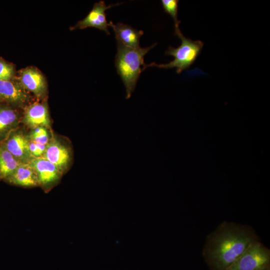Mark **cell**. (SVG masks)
<instances>
[{
  "instance_id": "cell-1",
  "label": "cell",
  "mask_w": 270,
  "mask_h": 270,
  "mask_svg": "<svg viewBox=\"0 0 270 270\" xmlns=\"http://www.w3.org/2000/svg\"><path fill=\"white\" fill-rule=\"evenodd\" d=\"M256 240L248 227L224 222L208 236L203 254L212 270H226Z\"/></svg>"
},
{
  "instance_id": "cell-2",
  "label": "cell",
  "mask_w": 270,
  "mask_h": 270,
  "mask_svg": "<svg viewBox=\"0 0 270 270\" xmlns=\"http://www.w3.org/2000/svg\"><path fill=\"white\" fill-rule=\"evenodd\" d=\"M156 44L146 48H132L118 43L115 58L117 72L120 77L126 90V98L128 99L134 91L144 66V56Z\"/></svg>"
},
{
  "instance_id": "cell-3",
  "label": "cell",
  "mask_w": 270,
  "mask_h": 270,
  "mask_svg": "<svg viewBox=\"0 0 270 270\" xmlns=\"http://www.w3.org/2000/svg\"><path fill=\"white\" fill-rule=\"evenodd\" d=\"M181 40V44L177 48L169 46L165 52L166 56L174 57L173 60L168 64H157L154 62L146 64L142 70L148 67H156L162 68H176V72L180 74L188 69L196 60L204 46L201 40H192L185 37L180 31L175 34Z\"/></svg>"
},
{
  "instance_id": "cell-4",
  "label": "cell",
  "mask_w": 270,
  "mask_h": 270,
  "mask_svg": "<svg viewBox=\"0 0 270 270\" xmlns=\"http://www.w3.org/2000/svg\"><path fill=\"white\" fill-rule=\"evenodd\" d=\"M270 250L256 240L226 270H263L270 267Z\"/></svg>"
},
{
  "instance_id": "cell-5",
  "label": "cell",
  "mask_w": 270,
  "mask_h": 270,
  "mask_svg": "<svg viewBox=\"0 0 270 270\" xmlns=\"http://www.w3.org/2000/svg\"><path fill=\"white\" fill-rule=\"evenodd\" d=\"M122 4L117 3L106 6L103 0L96 2L88 15L83 20L78 22L72 29H84L92 27L103 30L107 34H110V33L108 29L110 26L106 19V10L112 6Z\"/></svg>"
},
{
  "instance_id": "cell-6",
  "label": "cell",
  "mask_w": 270,
  "mask_h": 270,
  "mask_svg": "<svg viewBox=\"0 0 270 270\" xmlns=\"http://www.w3.org/2000/svg\"><path fill=\"white\" fill-rule=\"evenodd\" d=\"M2 144L21 163H28L34 158L29 150V140L20 132L12 131Z\"/></svg>"
},
{
  "instance_id": "cell-7",
  "label": "cell",
  "mask_w": 270,
  "mask_h": 270,
  "mask_svg": "<svg viewBox=\"0 0 270 270\" xmlns=\"http://www.w3.org/2000/svg\"><path fill=\"white\" fill-rule=\"evenodd\" d=\"M18 84L24 89L34 93L37 97L43 96L46 84L43 75L36 68L28 67L19 72Z\"/></svg>"
},
{
  "instance_id": "cell-8",
  "label": "cell",
  "mask_w": 270,
  "mask_h": 270,
  "mask_svg": "<svg viewBox=\"0 0 270 270\" xmlns=\"http://www.w3.org/2000/svg\"><path fill=\"white\" fill-rule=\"evenodd\" d=\"M42 157L54 164L61 172L68 168L71 160L68 148L55 140L46 144Z\"/></svg>"
},
{
  "instance_id": "cell-9",
  "label": "cell",
  "mask_w": 270,
  "mask_h": 270,
  "mask_svg": "<svg viewBox=\"0 0 270 270\" xmlns=\"http://www.w3.org/2000/svg\"><path fill=\"white\" fill-rule=\"evenodd\" d=\"M37 176L38 182L46 185L58 179L62 172L52 163L40 156L34 158L29 162Z\"/></svg>"
},
{
  "instance_id": "cell-10",
  "label": "cell",
  "mask_w": 270,
  "mask_h": 270,
  "mask_svg": "<svg viewBox=\"0 0 270 270\" xmlns=\"http://www.w3.org/2000/svg\"><path fill=\"white\" fill-rule=\"evenodd\" d=\"M24 90L18 82L0 80V102L10 106L20 105L28 98Z\"/></svg>"
},
{
  "instance_id": "cell-11",
  "label": "cell",
  "mask_w": 270,
  "mask_h": 270,
  "mask_svg": "<svg viewBox=\"0 0 270 270\" xmlns=\"http://www.w3.org/2000/svg\"><path fill=\"white\" fill-rule=\"evenodd\" d=\"M109 26L114 32L118 43L132 48L140 47V38L144 34L142 30H138L128 24L121 22L114 24L112 21L110 22Z\"/></svg>"
},
{
  "instance_id": "cell-12",
  "label": "cell",
  "mask_w": 270,
  "mask_h": 270,
  "mask_svg": "<svg viewBox=\"0 0 270 270\" xmlns=\"http://www.w3.org/2000/svg\"><path fill=\"white\" fill-rule=\"evenodd\" d=\"M24 118L26 124L33 128L49 126L48 110L44 104L36 102L29 106L25 110Z\"/></svg>"
},
{
  "instance_id": "cell-13",
  "label": "cell",
  "mask_w": 270,
  "mask_h": 270,
  "mask_svg": "<svg viewBox=\"0 0 270 270\" xmlns=\"http://www.w3.org/2000/svg\"><path fill=\"white\" fill-rule=\"evenodd\" d=\"M0 102V144L14 130L18 114L10 105Z\"/></svg>"
},
{
  "instance_id": "cell-14",
  "label": "cell",
  "mask_w": 270,
  "mask_h": 270,
  "mask_svg": "<svg viewBox=\"0 0 270 270\" xmlns=\"http://www.w3.org/2000/svg\"><path fill=\"white\" fill-rule=\"evenodd\" d=\"M6 180L10 183L24 186H32L38 184L36 175L29 163H20Z\"/></svg>"
},
{
  "instance_id": "cell-15",
  "label": "cell",
  "mask_w": 270,
  "mask_h": 270,
  "mask_svg": "<svg viewBox=\"0 0 270 270\" xmlns=\"http://www.w3.org/2000/svg\"><path fill=\"white\" fill-rule=\"evenodd\" d=\"M20 162L0 144V178L6 179L16 170Z\"/></svg>"
},
{
  "instance_id": "cell-16",
  "label": "cell",
  "mask_w": 270,
  "mask_h": 270,
  "mask_svg": "<svg viewBox=\"0 0 270 270\" xmlns=\"http://www.w3.org/2000/svg\"><path fill=\"white\" fill-rule=\"evenodd\" d=\"M178 0H162L161 3L164 11L172 18L174 23L175 32L180 30L178 20Z\"/></svg>"
},
{
  "instance_id": "cell-17",
  "label": "cell",
  "mask_w": 270,
  "mask_h": 270,
  "mask_svg": "<svg viewBox=\"0 0 270 270\" xmlns=\"http://www.w3.org/2000/svg\"><path fill=\"white\" fill-rule=\"evenodd\" d=\"M30 140L46 145L48 143V135L45 128L40 126L34 128L30 134Z\"/></svg>"
},
{
  "instance_id": "cell-18",
  "label": "cell",
  "mask_w": 270,
  "mask_h": 270,
  "mask_svg": "<svg viewBox=\"0 0 270 270\" xmlns=\"http://www.w3.org/2000/svg\"><path fill=\"white\" fill-rule=\"evenodd\" d=\"M14 66L4 60L0 58V80H12L14 76Z\"/></svg>"
},
{
  "instance_id": "cell-19",
  "label": "cell",
  "mask_w": 270,
  "mask_h": 270,
  "mask_svg": "<svg viewBox=\"0 0 270 270\" xmlns=\"http://www.w3.org/2000/svg\"><path fill=\"white\" fill-rule=\"evenodd\" d=\"M28 148L32 155L34 158H38L36 143L32 140H29Z\"/></svg>"
},
{
  "instance_id": "cell-20",
  "label": "cell",
  "mask_w": 270,
  "mask_h": 270,
  "mask_svg": "<svg viewBox=\"0 0 270 270\" xmlns=\"http://www.w3.org/2000/svg\"><path fill=\"white\" fill-rule=\"evenodd\" d=\"M36 143L38 157H40L44 154L46 145Z\"/></svg>"
},
{
  "instance_id": "cell-21",
  "label": "cell",
  "mask_w": 270,
  "mask_h": 270,
  "mask_svg": "<svg viewBox=\"0 0 270 270\" xmlns=\"http://www.w3.org/2000/svg\"><path fill=\"white\" fill-rule=\"evenodd\" d=\"M263 270H270V267H268V268H265V269H264Z\"/></svg>"
},
{
  "instance_id": "cell-22",
  "label": "cell",
  "mask_w": 270,
  "mask_h": 270,
  "mask_svg": "<svg viewBox=\"0 0 270 270\" xmlns=\"http://www.w3.org/2000/svg\"></svg>"
}]
</instances>
